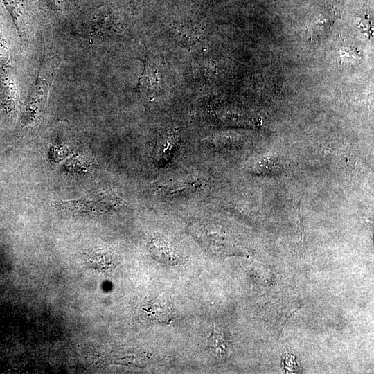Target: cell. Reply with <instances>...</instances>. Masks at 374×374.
<instances>
[{"label":"cell","mask_w":374,"mask_h":374,"mask_svg":"<svg viewBox=\"0 0 374 374\" xmlns=\"http://www.w3.org/2000/svg\"><path fill=\"white\" fill-rule=\"evenodd\" d=\"M51 61L47 60L45 64H42V70L38 75L35 85L33 89L32 93L28 100V113H35L39 110V107L44 103V100L47 96L51 81L54 75V63L49 67Z\"/></svg>","instance_id":"6da1fadb"},{"label":"cell","mask_w":374,"mask_h":374,"mask_svg":"<svg viewBox=\"0 0 374 374\" xmlns=\"http://www.w3.org/2000/svg\"><path fill=\"white\" fill-rule=\"evenodd\" d=\"M198 178H181L159 184L155 193L159 195L173 196L193 193L203 186Z\"/></svg>","instance_id":"7a4b0ae2"},{"label":"cell","mask_w":374,"mask_h":374,"mask_svg":"<svg viewBox=\"0 0 374 374\" xmlns=\"http://www.w3.org/2000/svg\"><path fill=\"white\" fill-rule=\"evenodd\" d=\"M152 251L160 260L172 264L177 260L175 251L172 246L166 240H154L152 244Z\"/></svg>","instance_id":"8992f818"},{"label":"cell","mask_w":374,"mask_h":374,"mask_svg":"<svg viewBox=\"0 0 374 374\" xmlns=\"http://www.w3.org/2000/svg\"><path fill=\"white\" fill-rule=\"evenodd\" d=\"M8 68L1 69L0 72V96L5 110L11 114L15 107L16 88L14 78Z\"/></svg>","instance_id":"3957f363"},{"label":"cell","mask_w":374,"mask_h":374,"mask_svg":"<svg viewBox=\"0 0 374 374\" xmlns=\"http://www.w3.org/2000/svg\"><path fill=\"white\" fill-rule=\"evenodd\" d=\"M147 313V319L154 322L164 323L171 319L170 309L165 303L155 301L147 304V308H142Z\"/></svg>","instance_id":"277c9868"},{"label":"cell","mask_w":374,"mask_h":374,"mask_svg":"<svg viewBox=\"0 0 374 374\" xmlns=\"http://www.w3.org/2000/svg\"><path fill=\"white\" fill-rule=\"evenodd\" d=\"M177 142V136L174 133H168L160 139L156 147L154 159L158 163H163L168 159Z\"/></svg>","instance_id":"5b68a950"},{"label":"cell","mask_w":374,"mask_h":374,"mask_svg":"<svg viewBox=\"0 0 374 374\" xmlns=\"http://www.w3.org/2000/svg\"><path fill=\"white\" fill-rule=\"evenodd\" d=\"M10 62V54L6 40L0 33V68L8 67Z\"/></svg>","instance_id":"ba28073f"},{"label":"cell","mask_w":374,"mask_h":374,"mask_svg":"<svg viewBox=\"0 0 374 374\" xmlns=\"http://www.w3.org/2000/svg\"><path fill=\"white\" fill-rule=\"evenodd\" d=\"M210 351L217 357L221 359L226 356L227 344L222 334L218 333L214 326L207 342Z\"/></svg>","instance_id":"52a82bcc"}]
</instances>
